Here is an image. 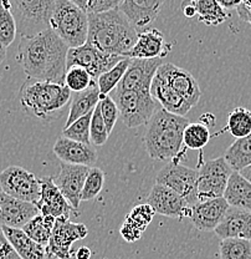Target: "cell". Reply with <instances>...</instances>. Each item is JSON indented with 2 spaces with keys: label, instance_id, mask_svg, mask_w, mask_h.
<instances>
[{
  "label": "cell",
  "instance_id": "ee69618b",
  "mask_svg": "<svg viewBox=\"0 0 251 259\" xmlns=\"http://www.w3.org/2000/svg\"><path fill=\"white\" fill-rule=\"evenodd\" d=\"M120 233H121V236H122V238L128 243H133L136 241H139L142 237V234H143L142 232L137 231V229H134L133 227L126 225V223H123V225L121 226Z\"/></svg>",
  "mask_w": 251,
  "mask_h": 259
},
{
  "label": "cell",
  "instance_id": "83f0119b",
  "mask_svg": "<svg viewBox=\"0 0 251 259\" xmlns=\"http://www.w3.org/2000/svg\"><path fill=\"white\" fill-rule=\"evenodd\" d=\"M229 166L234 172L251 166V134L244 139L235 140L224 155Z\"/></svg>",
  "mask_w": 251,
  "mask_h": 259
},
{
  "label": "cell",
  "instance_id": "8fae6325",
  "mask_svg": "<svg viewBox=\"0 0 251 259\" xmlns=\"http://www.w3.org/2000/svg\"><path fill=\"white\" fill-rule=\"evenodd\" d=\"M125 56H116L105 54L98 49L86 42L80 48L70 49L67 54V69L79 66L85 69L90 74L92 80H97L102 74L112 69L116 64L123 60Z\"/></svg>",
  "mask_w": 251,
  "mask_h": 259
},
{
  "label": "cell",
  "instance_id": "ac0fdd59",
  "mask_svg": "<svg viewBox=\"0 0 251 259\" xmlns=\"http://www.w3.org/2000/svg\"><path fill=\"white\" fill-rule=\"evenodd\" d=\"M173 45L167 42L163 32L158 29H147L138 32V37L126 58L141 59V60H153V59L166 58L171 53Z\"/></svg>",
  "mask_w": 251,
  "mask_h": 259
},
{
  "label": "cell",
  "instance_id": "ffe728a7",
  "mask_svg": "<svg viewBox=\"0 0 251 259\" xmlns=\"http://www.w3.org/2000/svg\"><path fill=\"white\" fill-rule=\"evenodd\" d=\"M41 183V197L36 203L40 213L42 215H51L54 218H67L70 220L71 213L76 210L71 207L67 199L63 196L54 183L53 177L40 178Z\"/></svg>",
  "mask_w": 251,
  "mask_h": 259
},
{
  "label": "cell",
  "instance_id": "7a4b0ae2",
  "mask_svg": "<svg viewBox=\"0 0 251 259\" xmlns=\"http://www.w3.org/2000/svg\"><path fill=\"white\" fill-rule=\"evenodd\" d=\"M138 32L120 9L88 16L87 42L105 54L127 56L134 47Z\"/></svg>",
  "mask_w": 251,
  "mask_h": 259
},
{
  "label": "cell",
  "instance_id": "8d00e7d4",
  "mask_svg": "<svg viewBox=\"0 0 251 259\" xmlns=\"http://www.w3.org/2000/svg\"><path fill=\"white\" fill-rule=\"evenodd\" d=\"M92 113L83 116L75 121L72 125H70L67 128L63 130V137L65 139L72 140V141L81 142L85 145H91L90 141V125Z\"/></svg>",
  "mask_w": 251,
  "mask_h": 259
},
{
  "label": "cell",
  "instance_id": "7dc6e473",
  "mask_svg": "<svg viewBox=\"0 0 251 259\" xmlns=\"http://www.w3.org/2000/svg\"><path fill=\"white\" fill-rule=\"evenodd\" d=\"M75 255H76V259H90L92 253L88 247H81L75 252Z\"/></svg>",
  "mask_w": 251,
  "mask_h": 259
},
{
  "label": "cell",
  "instance_id": "9c48e42d",
  "mask_svg": "<svg viewBox=\"0 0 251 259\" xmlns=\"http://www.w3.org/2000/svg\"><path fill=\"white\" fill-rule=\"evenodd\" d=\"M2 192L20 201L36 204L41 197L40 178L20 166H9L0 172Z\"/></svg>",
  "mask_w": 251,
  "mask_h": 259
},
{
  "label": "cell",
  "instance_id": "f6af8a7d",
  "mask_svg": "<svg viewBox=\"0 0 251 259\" xmlns=\"http://www.w3.org/2000/svg\"><path fill=\"white\" fill-rule=\"evenodd\" d=\"M236 13L244 23L251 25V0L240 2V4L236 7Z\"/></svg>",
  "mask_w": 251,
  "mask_h": 259
},
{
  "label": "cell",
  "instance_id": "f907efd6",
  "mask_svg": "<svg viewBox=\"0 0 251 259\" xmlns=\"http://www.w3.org/2000/svg\"><path fill=\"white\" fill-rule=\"evenodd\" d=\"M5 59H7V49L0 45V65L4 63Z\"/></svg>",
  "mask_w": 251,
  "mask_h": 259
},
{
  "label": "cell",
  "instance_id": "e0dca14e",
  "mask_svg": "<svg viewBox=\"0 0 251 259\" xmlns=\"http://www.w3.org/2000/svg\"><path fill=\"white\" fill-rule=\"evenodd\" d=\"M41 214L36 204L20 201L0 192V226L23 229L32 218Z\"/></svg>",
  "mask_w": 251,
  "mask_h": 259
},
{
  "label": "cell",
  "instance_id": "d6986e66",
  "mask_svg": "<svg viewBox=\"0 0 251 259\" xmlns=\"http://www.w3.org/2000/svg\"><path fill=\"white\" fill-rule=\"evenodd\" d=\"M229 208L230 206L224 197L205 202H196L191 206L189 220L191 225L199 231L212 232L220 225Z\"/></svg>",
  "mask_w": 251,
  "mask_h": 259
},
{
  "label": "cell",
  "instance_id": "52a82bcc",
  "mask_svg": "<svg viewBox=\"0 0 251 259\" xmlns=\"http://www.w3.org/2000/svg\"><path fill=\"white\" fill-rule=\"evenodd\" d=\"M233 172L224 156L202 162L200 167L198 168V183H196L198 202L223 198L229 178Z\"/></svg>",
  "mask_w": 251,
  "mask_h": 259
},
{
  "label": "cell",
  "instance_id": "6da1fadb",
  "mask_svg": "<svg viewBox=\"0 0 251 259\" xmlns=\"http://www.w3.org/2000/svg\"><path fill=\"white\" fill-rule=\"evenodd\" d=\"M70 48L51 29L31 37H21L16 61L28 79L65 85Z\"/></svg>",
  "mask_w": 251,
  "mask_h": 259
},
{
  "label": "cell",
  "instance_id": "9a60e30c",
  "mask_svg": "<svg viewBox=\"0 0 251 259\" xmlns=\"http://www.w3.org/2000/svg\"><path fill=\"white\" fill-rule=\"evenodd\" d=\"M157 74L191 106L194 107L198 104L202 96L200 88L198 81L188 70L174 64L166 63L159 67Z\"/></svg>",
  "mask_w": 251,
  "mask_h": 259
},
{
  "label": "cell",
  "instance_id": "d6a6232c",
  "mask_svg": "<svg viewBox=\"0 0 251 259\" xmlns=\"http://www.w3.org/2000/svg\"><path fill=\"white\" fill-rule=\"evenodd\" d=\"M16 32L18 30L10 2L0 0V45L5 49L9 48L14 42Z\"/></svg>",
  "mask_w": 251,
  "mask_h": 259
},
{
  "label": "cell",
  "instance_id": "e575fe53",
  "mask_svg": "<svg viewBox=\"0 0 251 259\" xmlns=\"http://www.w3.org/2000/svg\"><path fill=\"white\" fill-rule=\"evenodd\" d=\"M210 137L209 127L205 123H189L183 132V146L189 150H202L208 145Z\"/></svg>",
  "mask_w": 251,
  "mask_h": 259
},
{
  "label": "cell",
  "instance_id": "3957f363",
  "mask_svg": "<svg viewBox=\"0 0 251 259\" xmlns=\"http://www.w3.org/2000/svg\"><path fill=\"white\" fill-rule=\"evenodd\" d=\"M188 125L185 117L173 115L164 109L157 110L143 135V145L149 157L155 161L179 160L178 156L184 155L183 132Z\"/></svg>",
  "mask_w": 251,
  "mask_h": 259
},
{
  "label": "cell",
  "instance_id": "c3c4849f",
  "mask_svg": "<svg viewBox=\"0 0 251 259\" xmlns=\"http://www.w3.org/2000/svg\"><path fill=\"white\" fill-rule=\"evenodd\" d=\"M219 3V5L221 8H223V9H231V8H235L236 9V7L237 5L240 4V2H218Z\"/></svg>",
  "mask_w": 251,
  "mask_h": 259
},
{
  "label": "cell",
  "instance_id": "4fadbf2b",
  "mask_svg": "<svg viewBox=\"0 0 251 259\" xmlns=\"http://www.w3.org/2000/svg\"><path fill=\"white\" fill-rule=\"evenodd\" d=\"M162 65V59H131L125 76L116 88V93H150L153 79Z\"/></svg>",
  "mask_w": 251,
  "mask_h": 259
},
{
  "label": "cell",
  "instance_id": "f1b7e54d",
  "mask_svg": "<svg viewBox=\"0 0 251 259\" xmlns=\"http://www.w3.org/2000/svg\"><path fill=\"white\" fill-rule=\"evenodd\" d=\"M56 218L51 215H42L39 214L35 218H32L29 223L24 226L23 232L31 238L32 241L36 242L37 244L42 245L46 248L48 241L53 234L54 227H55Z\"/></svg>",
  "mask_w": 251,
  "mask_h": 259
},
{
  "label": "cell",
  "instance_id": "2e32d148",
  "mask_svg": "<svg viewBox=\"0 0 251 259\" xmlns=\"http://www.w3.org/2000/svg\"><path fill=\"white\" fill-rule=\"evenodd\" d=\"M91 167L67 164L61 162V171L58 177L54 178V183L63 196L67 199L75 210L79 209L81 194L85 186L86 177Z\"/></svg>",
  "mask_w": 251,
  "mask_h": 259
},
{
  "label": "cell",
  "instance_id": "1f68e13d",
  "mask_svg": "<svg viewBox=\"0 0 251 259\" xmlns=\"http://www.w3.org/2000/svg\"><path fill=\"white\" fill-rule=\"evenodd\" d=\"M129 63H131V59L125 58L123 60H121L120 63L116 64L112 69L109 70L107 72H105V74H102L101 76L97 79V85H98L99 94H101L99 100L104 99L105 96H109L111 91H113L117 88L118 83L122 80V77L125 76Z\"/></svg>",
  "mask_w": 251,
  "mask_h": 259
},
{
  "label": "cell",
  "instance_id": "74e56055",
  "mask_svg": "<svg viewBox=\"0 0 251 259\" xmlns=\"http://www.w3.org/2000/svg\"><path fill=\"white\" fill-rule=\"evenodd\" d=\"M105 185V172L98 167H91L86 177L81 201H91L101 193Z\"/></svg>",
  "mask_w": 251,
  "mask_h": 259
},
{
  "label": "cell",
  "instance_id": "7c38bea8",
  "mask_svg": "<svg viewBox=\"0 0 251 259\" xmlns=\"http://www.w3.org/2000/svg\"><path fill=\"white\" fill-rule=\"evenodd\" d=\"M87 234L88 229L83 223H74L67 218H58L46 247L48 254L58 259H72L75 255L72 244L86 238Z\"/></svg>",
  "mask_w": 251,
  "mask_h": 259
},
{
  "label": "cell",
  "instance_id": "30bf717a",
  "mask_svg": "<svg viewBox=\"0 0 251 259\" xmlns=\"http://www.w3.org/2000/svg\"><path fill=\"white\" fill-rule=\"evenodd\" d=\"M157 185L166 186L175 193L182 196L190 206L198 202L196 199V183L198 169L184 166L179 160H173L158 172Z\"/></svg>",
  "mask_w": 251,
  "mask_h": 259
},
{
  "label": "cell",
  "instance_id": "603a6c76",
  "mask_svg": "<svg viewBox=\"0 0 251 259\" xmlns=\"http://www.w3.org/2000/svg\"><path fill=\"white\" fill-rule=\"evenodd\" d=\"M150 95L155 99V101H158L162 105V109L173 115L185 117V115L193 109V106L185 101L179 94L175 93L158 74H156L153 79L152 86H150Z\"/></svg>",
  "mask_w": 251,
  "mask_h": 259
},
{
  "label": "cell",
  "instance_id": "60d3db41",
  "mask_svg": "<svg viewBox=\"0 0 251 259\" xmlns=\"http://www.w3.org/2000/svg\"><path fill=\"white\" fill-rule=\"evenodd\" d=\"M74 3L87 16L104 14L110 10L117 9L121 4L118 0H75Z\"/></svg>",
  "mask_w": 251,
  "mask_h": 259
},
{
  "label": "cell",
  "instance_id": "d4e9b609",
  "mask_svg": "<svg viewBox=\"0 0 251 259\" xmlns=\"http://www.w3.org/2000/svg\"><path fill=\"white\" fill-rule=\"evenodd\" d=\"M99 97H101V94H99L96 80H92L91 85L85 91L72 94L71 102H70V112L64 128H67L83 116L92 113L98 105Z\"/></svg>",
  "mask_w": 251,
  "mask_h": 259
},
{
  "label": "cell",
  "instance_id": "ab89813d",
  "mask_svg": "<svg viewBox=\"0 0 251 259\" xmlns=\"http://www.w3.org/2000/svg\"><path fill=\"white\" fill-rule=\"evenodd\" d=\"M109 131H107L105 121L102 118L101 110L97 105L96 109L93 110L92 117H91V125H90V141L91 145L93 146H102L107 142L109 140Z\"/></svg>",
  "mask_w": 251,
  "mask_h": 259
},
{
  "label": "cell",
  "instance_id": "5bb4252c",
  "mask_svg": "<svg viewBox=\"0 0 251 259\" xmlns=\"http://www.w3.org/2000/svg\"><path fill=\"white\" fill-rule=\"evenodd\" d=\"M147 204H149L158 214L177 218L179 221L189 218L191 208L190 204L182 196L175 193L171 188L157 183L153 186L149 196L147 197Z\"/></svg>",
  "mask_w": 251,
  "mask_h": 259
},
{
  "label": "cell",
  "instance_id": "5b68a950",
  "mask_svg": "<svg viewBox=\"0 0 251 259\" xmlns=\"http://www.w3.org/2000/svg\"><path fill=\"white\" fill-rule=\"evenodd\" d=\"M50 29L70 49L87 42L88 16L70 0H56Z\"/></svg>",
  "mask_w": 251,
  "mask_h": 259
},
{
  "label": "cell",
  "instance_id": "836d02e7",
  "mask_svg": "<svg viewBox=\"0 0 251 259\" xmlns=\"http://www.w3.org/2000/svg\"><path fill=\"white\" fill-rule=\"evenodd\" d=\"M220 259H251V241L239 238L221 239Z\"/></svg>",
  "mask_w": 251,
  "mask_h": 259
},
{
  "label": "cell",
  "instance_id": "d590c367",
  "mask_svg": "<svg viewBox=\"0 0 251 259\" xmlns=\"http://www.w3.org/2000/svg\"><path fill=\"white\" fill-rule=\"evenodd\" d=\"M155 214L156 212L149 204L142 203L133 207V208L129 210V213L126 215L125 222L123 223L133 227L134 229H137V231L143 233L147 229V227L149 226V223L152 222Z\"/></svg>",
  "mask_w": 251,
  "mask_h": 259
},
{
  "label": "cell",
  "instance_id": "7402d4cb",
  "mask_svg": "<svg viewBox=\"0 0 251 259\" xmlns=\"http://www.w3.org/2000/svg\"><path fill=\"white\" fill-rule=\"evenodd\" d=\"M163 4L161 0H126L121 2L118 9L134 29H144L157 19Z\"/></svg>",
  "mask_w": 251,
  "mask_h": 259
},
{
  "label": "cell",
  "instance_id": "277c9868",
  "mask_svg": "<svg viewBox=\"0 0 251 259\" xmlns=\"http://www.w3.org/2000/svg\"><path fill=\"white\" fill-rule=\"evenodd\" d=\"M72 93L65 85L28 79L19 90V101L24 112L44 123L63 116L71 102Z\"/></svg>",
  "mask_w": 251,
  "mask_h": 259
},
{
  "label": "cell",
  "instance_id": "bcb514c9",
  "mask_svg": "<svg viewBox=\"0 0 251 259\" xmlns=\"http://www.w3.org/2000/svg\"><path fill=\"white\" fill-rule=\"evenodd\" d=\"M182 10H183V14L187 16V18H193V16L196 15V10H195V5H194V2L183 3Z\"/></svg>",
  "mask_w": 251,
  "mask_h": 259
},
{
  "label": "cell",
  "instance_id": "4316f807",
  "mask_svg": "<svg viewBox=\"0 0 251 259\" xmlns=\"http://www.w3.org/2000/svg\"><path fill=\"white\" fill-rule=\"evenodd\" d=\"M224 199L233 208L251 212V183L239 172H233L229 178Z\"/></svg>",
  "mask_w": 251,
  "mask_h": 259
},
{
  "label": "cell",
  "instance_id": "f546056e",
  "mask_svg": "<svg viewBox=\"0 0 251 259\" xmlns=\"http://www.w3.org/2000/svg\"><path fill=\"white\" fill-rule=\"evenodd\" d=\"M194 5L199 23L208 26H218L228 20V13L215 0H194Z\"/></svg>",
  "mask_w": 251,
  "mask_h": 259
},
{
  "label": "cell",
  "instance_id": "7bdbcfd3",
  "mask_svg": "<svg viewBox=\"0 0 251 259\" xmlns=\"http://www.w3.org/2000/svg\"><path fill=\"white\" fill-rule=\"evenodd\" d=\"M0 259H21L15 252L13 245L10 244L2 226H0Z\"/></svg>",
  "mask_w": 251,
  "mask_h": 259
},
{
  "label": "cell",
  "instance_id": "4dcf8cb0",
  "mask_svg": "<svg viewBox=\"0 0 251 259\" xmlns=\"http://www.w3.org/2000/svg\"><path fill=\"white\" fill-rule=\"evenodd\" d=\"M224 131H228L236 140L244 139L251 134V111L246 107H235L228 116Z\"/></svg>",
  "mask_w": 251,
  "mask_h": 259
},
{
  "label": "cell",
  "instance_id": "681fc988",
  "mask_svg": "<svg viewBox=\"0 0 251 259\" xmlns=\"http://www.w3.org/2000/svg\"><path fill=\"white\" fill-rule=\"evenodd\" d=\"M239 174L241 175V176L244 177L245 180H247L251 183V166L246 167V168H244V169H241V171H240Z\"/></svg>",
  "mask_w": 251,
  "mask_h": 259
},
{
  "label": "cell",
  "instance_id": "8992f818",
  "mask_svg": "<svg viewBox=\"0 0 251 259\" xmlns=\"http://www.w3.org/2000/svg\"><path fill=\"white\" fill-rule=\"evenodd\" d=\"M10 5L21 37L35 36L50 29L55 0H15Z\"/></svg>",
  "mask_w": 251,
  "mask_h": 259
},
{
  "label": "cell",
  "instance_id": "ba28073f",
  "mask_svg": "<svg viewBox=\"0 0 251 259\" xmlns=\"http://www.w3.org/2000/svg\"><path fill=\"white\" fill-rule=\"evenodd\" d=\"M112 99L127 128L147 125L157 110L150 93H115Z\"/></svg>",
  "mask_w": 251,
  "mask_h": 259
},
{
  "label": "cell",
  "instance_id": "f35d334b",
  "mask_svg": "<svg viewBox=\"0 0 251 259\" xmlns=\"http://www.w3.org/2000/svg\"><path fill=\"white\" fill-rule=\"evenodd\" d=\"M91 82H92V77L82 67L74 66L67 69L66 75H65V86L72 94L85 91L91 85Z\"/></svg>",
  "mask_w": 251,
  "mask_h": 259
},
{
  "label": "cell",
  "instance_id": "484cf974",
  "mask_svg": "<svg viewBox=\"0 0 251 259\" xmlns=\"http://www.w3.org/2000/svg\"><path fill=\"white\" fill-rule=\"evenodd\" d=\"M5 236L9 239L10 244L18 253V255L21 259H50L47 249L42 245L37 244L36 242L29 238L23 229H14L3 227Z\"/></svg>",
  "mask_w": 251,
  "mask_h": 259
},
{
  "label": "cell",
  "instance_id": "b9f144b4",
  "mask_svg": "<svg viewBox=\"0 0 251 259\" xmlns=\"http://www.w3.org/2000/svg\"><path fill=\"white\" fill-rule=\"evenodd\" d=\"M98 106L99 110H101V115L105 121V125L107 127V131H109V134H111L113 127H115L116 122H117L118 117H120V111H118L117 105H116L112 96L109 95L99 100Z\"/></svg>",
  "mask_w": 251,
  "mask_h": 259
},
{
  "label": "cell",
  "instance_id": "44dd1931",
  "mask_svg": "<svg viewBox=\"0 0 251 259\" xmlns=\"http://www.w3.org/2000/svg\"><path fill=\"white\" fill-rule=\"evenodd\" d=\"M54 153L63 163L91 167L97 161V152L91 145L59 137L54 145Z\"/></svg>",
  "mask_w": 251,
  "mask_h": 259
},
{
  "label": "cell",
  "instance_id": "cb8c5ba5",
  "mask_svg": "<svg viewBox=\"0 0 251 259\" xmlns=\"http://www.w3.org/2000/svg\"><path fill=\"white\" fill-rule=\"evenodd\" d=\"M221 239L239 238L251 241V212L230 207L215 229Z\"/></svg>",
  "mask_w": 251,
  "mask_h": 259
}]
</instances>
